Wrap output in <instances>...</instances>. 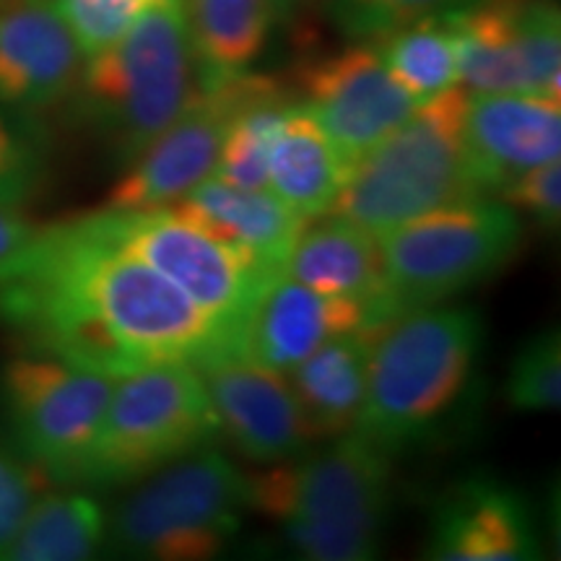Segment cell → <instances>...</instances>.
<instances>
[{
	"mask_svg": "<svg viewBox=\"0 0 561 561\" xmlns=\"http://www.w3.org/2000/svg\"><path fill=\"white\" fill-rule=\"evenodd\" d=\"M299 87L301 104L348 161L380 144L419 107L392 79L380 53L367 45L346 47L305 66Z\"/></svg>",
	"mask_w": 561,
	"mask_h": 561,
	"instance_id": "cell-13",
	"label": "cell"
},
{
	"mask_svg": "<svg viewBox=\"0 0 561 561\" xmlns=\"http://www.w3.org/2000/svg\"><path fill=\"white\" fill-rule=\"evenodd\" d=\"M510 208L523 210L543 229H559L561 221V161H546L533 170L512 178L500 191Z\"/></svg>",
	"mask_w": 561,
	"mask_h": 561,
	"instance_id": "cell-31",
	"label": "cell"
},
{
	"mask_svg": "<svg viewBox=\"0 0 561 561\" xmlns=\"http://www.w3.org/2000/svg\"><path fill=\"white\" fill-rule=\"evenodd\" d=\"M450 13L460 81L473 94L561 102V16L551 0H473Z\"/></svg>",
	"mask_w": 561,
	"mask_h": 561,
	"instance_id": "cell-11",
	"label": "cell"
},
{
	"mask_svg": "<svg viewBox=\"0 0 561 561\" xmlns=\"http://www.w3.org/2000/svg\"><path fill=\"white\" fill-rule=\"evenodd\" d=\"M481 339L473 310L426 307L377 325L354 432L390 458L430 439L466 396Z\"/></svg>",
	"mask_w": 561,
	"mask_h": 561,
	"instance_id": "cell-3",
	"label": "cell"
},
{
	"mask_svg": "<svg viewBox=\"0 0 561 561\" xmlns=\"http://www.w3.org/2000/svg\"><path fill=\"white\" fill-rule=\"evenodd\" d=\"M507 403L517 411H557L561 403V339L543 331L525 343L512 362L504 385Z\"/></svg>",
	"mask_w": 561,
	"mask_h": 561,
	"instance_id": "cell-27",
	"label": "cell"
},
{
	"mask_svg": "<svg viewBox=\"0 0 561 561\" xmlns=\"http://www.w3.org/2000/svg\"><path fill=\"white\" fill-rule=\"evenodd\" d=\"M0 320L32 354L112 380L161 362L195 367L231 354L221 328L112 240L100 214L37 227L0 261Z\"/></svg>",
	"mask_w": 561,
	"mask_h": 561,
	"instance_id": "cell-1",
	"label": "cell"
},
{
	"mask_svg": "<svg viewBox=\"0 0 561 561\" xmlns=\"http://www.w3.org/2000/svg\"><path fill=\"white\" fill-rule=\"evenodd\" d=\"M221 426L198 369L161 362L117 377L73 486L112 489L149 479L206 450Z\"/></svg>",
	"mask_w": 561,
	"mask_h": 561,
	"instance_id": "cell-6",
	"label": "cell"
},
{
	"mask_svg": "<svg viewBox=\"0 0 561 561\" xmlns=\"http://www.w3.org/2000/svg\"><path fill=\"white\" fill-rule=\"evenodd\" d=\"M87 55L55 0L0 3V104L42 110L79 87Z\"/></svg>",
	"mask_w": 561,
	"mask_h": 561,
	"instance_id": "cell-16",
	"label": "cell"
},
{
	"mask_svg": "<svg viewBox=\"0 0 561 561\" xmlns=\"http://www.w3.org/2000/svg\"><path fill=\"white\" fill-rule=\"evenodd\" d=\"M115 380L55 356H16L0 377L5 424L19 453L47 481L73 486Z\"/></svg>",
	"mask_w": 561,
	"mask_h": 561,
	"instance_id": "cell-9",
	"label": "cell"
},
{
	"mask_svg": "<svg viewBox=\"0 0 561 561\" xmlns=\"http://www.w3.org/2000/svg\"><path fill=\"white\" fill-rule=\"evenodd\" d=\"M107 543V512L76 491L42 494L32 504L3 559L9 561H83Z\"/></svg>",
	"mask_w": 561,
	"mask_h": 561,
	"instance_id": "cell-24",
	"label": "cell"
},
{
	"mask_svg": "<svg viewBox=\"0 0 561 561\" xmlns=\"http://www.w3.org/2000/svg\"><path fill=\"white\" fill-rule=\"evenodd\" d=\"M468 91L458 87L421 102L390 136L351 161L328 214L380 234L489 191L466 144Z\"/></svg>",
	"mask_w": 561,
	"mask_h": 561,
	"instance_id": "cell-4",
	"label": "cell"
},
{
	"mask_svg": "<svg viewBox=\"0 0 561 561\" xmlns=\"http://www.w3.org/2000/svg\"><path fill=\"white\" fill-rule=\"evenodd\" d=\"M325 216L301 227L280 271L320 294L359 301L367 307L371 325L392 320L377 234L341 216Z\"/></svg>",
	"mask_w": 561,
	"mask_h": 561,
	"instance_id": "cell-19",
	"label": "cell"
},
{
	"mask_svg": "<svg viewBox=\"0 0 561 561\" xmlns=\"http://www.w3.org/2000/svg\"><path fill=\"white\" fill-rule=\"evenodd\" d=\"M351 161L305 104H286L268 144V191L301 219L331 210Z\"/></svg>",
	"mask_w": 561,
	"mask_h": 561,
	"instance_id": "cell-21",
	"label": "cell"
},
{
	"mask_svg": "<svg viewBox=\"0 0 561 561\" xmlns=\"http://www.w3.org/2000/svg\"><path fill=\"white\" fill-rule=\"evenodd\" d=\"M375 328L335 335L289 371V385L314 442L354 432L367 392Z\"/></svg>",
	"mask_w": 561,
	"mask_h": 561,
	"instance_id": "cell-22",
	"label": "cell"
},
{
	"mask_svg": "<svg viewBox=\"0 0 561 561\" xmlns=\"http://www.w3.org/2000/svg\"><path fill=\"white\" fill-rule=\"evenodd\" d=\"M426 557L439 561H528L541 557L530 504L491 479H468L434 507Z\"/></svg>",
	"mask_w": 561,
	"mask_h": 561,
	"instance_id": "cell-17",
	"label": "cell"
},
{
	"mask_svg": "<svg viewBox=\"0 0 561 561\" xmlns=\"http://www.w3.org/2000/svg\"><path fill=\"white\" fill-rule=\"evenodd\" d=\"M359 301L320 294L284 271L271 276L252 299L234 339V354L261 367L291 371L335 335L369 328Z\"/></svg>",
	"mask_w": 561,
	"mask_h": 561,
	"instance_id": "cell-15",
	"label": "cell"
},
{
	"mask_svg": "<svg viewBox=\"0 0 561 561\" xmlns=\"http://www.w3.org/2000/svg\"><path fill=\"white\" fill-rule=\"evenodd\" d=\"M473 0H335V16L351 37H382L430 13L460 9Z\"/></svg>",
	"mask_w": 561,
	"mask_h": 561,
	"instance_id": "cell-29",
	"label": "cell"
},
{
	"mask_svg": "<svg viewBox=\"0 0 561 561\" xmlns=\"http://www.w3.org/2000/svg\"><path fill=\"white\" fill-rule=\"evenodd\" d=\"M265 83L268 76L244 70L203 87L201 94L136 159L128 161V170L115 182L104 208H164L208 180L219 161L229 123Z\"/></svg>",
	"mask_w": 561,
	"mask_h": 561,
	"instance_id": "cell-12",
	"label": "cell"
},
{
	"mask_svg": "<svg viewBox=\"0 0 561 561\" xmlns=\"http://www.w3.org/2000/svg\"><path fill=\"white\" fill-rule=\"evenodd\" d=\"M466 144L489 195L559 159L561 102L530 94H468Z\"/></svg>",
	"mask_w": 561,
	"mask_h": 561,
	"instance_id": "cell-18",
	"label": "cell"
},
{
	"mask_svg": "<svg viewBox=\"0 0 561 561\" xmlns=\"http://www.w3.org/2000/svg\"><path fill=\"white\" fill-rule=\"evenodd\" d=\"M115 242L159 271L221 328L234 354V339L252 299L278 271H265L242 252L210 237L170 206L149 210H96Z\"/></svg>",
	"mask_w": 561,
	"mask_h": 561,
	"instance_id": "cell-10",
	"label": "cell"
},
{
	"mask_svg": "<svg viewBox=\"0 0 561 561\" xmlns=\"http://www.w3.org/2000/svg\"><path fill=\"white\" fill-rule=\"evenodd\" d=\"M221 434L244 458L268 466L310 450L314 442L289 380L237 354L210 356L195 364Z\"/></svg>",
	"mask_w": 561,
	"mask_h": 561,
	"instance_id": "cell-14",
	"label": "cell"
},
{
	"mask_svg": "<svg viewBox=\"0 0 561 561\" xmlns=\"http://www.w3.org/2000/svg\"><path fill=\"white\" fill-rule=\"evenodd\" d=\"M47 136L30 110H0V203L24 206L47 174Z\"/></svg>",
	"mask_w": 561,
	"mask_h": 561,
	"instance_id": "cell-26",
	"label": "cell"
},
{
	"mask_svg": "<svg viewBox=\"0 0 561 561\" xmlns=\"http://www.w3.org/2000/svg\"><path fill=\"white\" fill-rule=\"evenodd\" d=\"M182 0H164L121 39L87 58L79 79V110L117 159H136L201 94Z\"/></svg>",
	"mask_w": 561,
	"mask_h": 561,
	"instance_id": "cell-5",
	"label": "cell"
},
{
	"mask_svg": "<svg viewBox=\"0 0 561 561\" xmlns=\"http://www.w3.org/2000/svg\"><path fill=\"white\" fill-rule=\"evenodd\" d=\"M79 42L81 53H94L121 39L136 21L164 0H55Z\"/></svg>",
	"mask_w": 561,
	"mask_h": 561,
	"instance_id": "cell-28",
	"label": "cell"
},
{
	"mask_svg": "<svg viewBox=\"0 0 561 561\" xmlns=\"http://www.w3.org/2000/svg\"><path fill=\"white\" fill-rule=\"evenodd\" d=\"M244 510V473L206 447L151 473L107 517V546L136 559H214L237 536Z\"/></svg>",
	"mask_w": 561,
	"mask_h": 561,
	"instance_id": "cell-8",
	"label": "cell"
},
{
	"mask_svg": "<svg viewBox=\"0 0 561 561\" xmlns=\"http://www.w3.org/2000/svg\"><path fill=\"white\" fill-rule=\"evenodd\" d=\"M377 53L390 76L419 104L458 87V34L453 13H430L377 37Z\"/></svg>",
	"mask_w": 561,
	"mask_h": 561,
	"instance_id": "cell-25",
	"label": "cell"
},
{
	"mask_svg": "<svg viewBox=\"0 0 561 561\" xmlns=\"http://www.w3.org/2000/svg\"><path fill=\"white\" fill-rule=\"evenodd\" d=\"M47 476L32 462H21L0 450V559L30 515L32 504L45 491Z\"/></svg>",
	"mask_w": 561,
	"mask_h": 561,
	"instance_id": "cell-30",
	"label": "cell"
},
{
	"mask_svg": "<svg viewBox=\"0 0 561 561\" xmlns=\"http://www.w3.org/2000/svg\"><path fill=\"white\" fill-rule=\"evenodd\" d=\"M170 208L265 271L284 268L307 224L271 191H242L216 178L198 182Z\"/></svg>",
	"mask_w": 561,
	"mask_h": 561,
	"instance_id": "cell-20",
	"label": "cell"
},
{
	"mask_svg": "<svg viewBox=\"0 0 561 561\" xmlns=\"http://www.w3.org/2000/svg\"><path fill=\"white\" fill-rule=\"evenodd\" d=\"M37 231L21 206L0 203V261L13 255Z\"/></svg>",
	"mask_w": 561,
	"mask_h": 561,
	"instance_id": "cell-32",
	"label": "cell"
},
{
	"mask_svg": "<svg viewBox=\"0 0 561 561\" xmlns=\"http://www.w3.org/2000/svg\"><path fill=\"white\" fill-rule=\"evenodd\" d=\"M390 318L437 307L500 273L517 255L523 224L504 201L445 206L377 234Z\"/></svg>",
	"mask_w": 561,
	"mask_h": 561,
	"instance_id": "cell-7",
	"label": "cell"
},
{
	"mask_svg": "<svg viewBox=\"0 0 561 561\" xmlns=\"http://www.w3.org/2000/svg\"><path fill=\"white\" fill-rule=\"evenodd\" d=\"M182 5L203 87L250 70L278 19L276 0H182Z\"/></svg>",
	"mask_w": 561,
	"mask_h": 561,
	"instance_id": "cell-23",
	"label": "cell"
},
{
	"mask_svg": "<svg viewBox=\"0 0 561 561\" xmlns=\"http://www.w3.org/2000/svg\"><path fill=\"white\" fill-rule=\"evenodd\" d=\"M276 3H278V16H280V11H291L301 3H310V0H276Z\"/></svg>",
	"mask_w": 561,
	"mask_h": 561,
	"instance_id": "cell-33",
	"label": "cell"
},
{
	"mask_svg": "<svg viewBox=\"0 0 561 561\" xmlns=\"http://www.w3.org/2000/svg\"><path fill=\"white\" fill-rule=\"evenodd\" d=\"M248 479V510L271 517L289 549L310 561H367L382 543L390 455L356 432L331 447L268 462Z\"/></svg>",
	"mask_w": 561,
	"mask_h": 561,
	"instance_id": "cell-2",
	"label": "cell"
}]
</instances>
